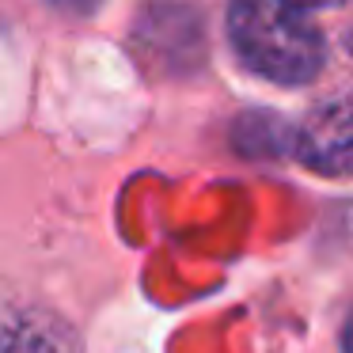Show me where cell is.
Here are the masks:
<instances>
[{
    "label": "cell",
    "instance_id": "6da1fadb",
    "mask_svg": "<svg viewBox=\"0 0 353 353\" xmlns=\"http://www.w3.org/2000/svg\"><path fill=\"white\" fill-rule=\"evenodd\" d=\"M228 34L247 69L277 84H307L323 69V39L296 0H232Z\"/></svg>",
    "mask_w": 353,
    "mask_h": 353
},
{
    "label": "cell",
    "instance_id": "7a4b0ae2",
    "mask_svg": "<svg viewBox=\"0 0 353 353\" xmlns=\"http://www.w3.org/2000/svg\"><path fill=\"white\" fill-rule=\"evenodd\" d=\"M296 156L319 175H353V92L304 118Z\"/></svg>",
    "mask_w": 353,
    "mask_h": 353
},
{
    "label": "cell",
    "instance_id": "3957f363",
    "mask_svg": "<svg viewBox=\"0 0 353 353\" xmlns=\"http://www.w3.org/2000/svg\"><path fill=\"white\" fill-rule=\"evenodd\" d=\"M8 353H69L61 334L31 319H12L8 323Z\"/></svg>",
    "mask_w": 353,
    "mask_h": 353
},
{
    "label": "cell",
    "instance_id": "277c9868",
    "mask_svg": "<svg viewBox=\"0 0 353 353\" xmlns=\"http://www.w3.org/2000/svg\"><path fill=\"white\" fill-rule=\"evenodd\" d=\"M54 8H61V12H72V16H88V12H95L103 4V0H50Z\"/></svg>",
    "mask_w": 353,
    "mask_h": 353
},
{
    "label": "cell",
    "instance_id": "5b68a950",
    "mask_svg": "<svg viewBox=\"0 0 353 353\" xmlns=\"http://www.w3.org/2000/svg\"><path fill=\"white\" fill-rule=\"evenodd\" d=\"M342 350L353 353V312H350V319H345V327H342Z\"/></svg>",
    "mask_w": 353,
    "mask_h": 353
},
{
    "label": "cell",
    "instance_id": "8992f818",
    "mask_svg": "<svg viewBox=\"0 0 353 353\" xmlns=\"http://www.w3.org/2000/svg\"><path fill=\"white\" fill-rule=\"evenodd\" d=\"M296 4H334V0H296Z\"/></svg>",
    "mask_w": 353,
    "mask_h": 353
}]
</instances>
